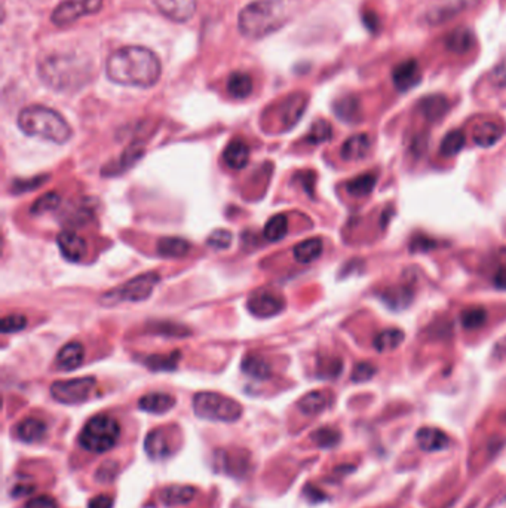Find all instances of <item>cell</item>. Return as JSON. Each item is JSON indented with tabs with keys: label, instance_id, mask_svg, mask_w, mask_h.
<instances>
[{
	"label": "cell",
	"instance_id": "obj_1",
	"mask_svg": "<svg viewBox=\"0 0 506 508\" xmlns=\"http://www.w3.org/2000/svg\"><path fill=\"white\" fill-rule=\"evenodd\" d=\"M162 73L158 55L144 46H123L113 53L106 63L107 78L119 85L150 88Z\"/></svg>",
	"mask_w": 506,
	"mask_h": 508
},
{
	"label": "cell",
	"instance_id": "obj_2",
	"mask_svg": "<svg viewBox=\"0 0 506 508\" xmlns=\"http://www.w3.org/2000/svg\"><path fill=\"white\" fill-rule=\"evenodd\" d=\"M91 64L81 57L69 54L49 55L39 63L41 79L58 92H71L90 82Z\"/></svg>",
	"mask_w": 506,
	"mask_h": 508
},
{
	"label": "cell",
	"instance_id": "obj_3",
	"mask_svg": "<svg viewBox=\"0 0 506 508\" xmlns=\"http://www.w3.org/2000/svg\"><path fill=\"white\" fill-rule=\"evenodd\" d=\"M20 130L30 137H41L55 144H64L71 137L69 122L58 111L45 106H29L18 115Z\"/></svg>",
	"mask_w": 506,
	"mask_h": 508
},
{
	"label": "cell",
	"instance_id": "obj_4",
	"mask_svg": "<svg viewBox=\"0 0 506 508\" xmlns=\"http://www.w3.org/2000/svg\"><path fill=\"white\" fill-rule=\"evenodd\" d=\"M284 26V12L280 0H254L238 17V27L249 39H261Z\"/></svg>",
	"mask_w": 506,
	"mask_h": 508
},
{
	"label": "cell",
	"instance_id": "obj_5",
	"mask_svg": "<svg viewBox=\"0 0 506 508\" xmlns=\"http://www.w3.org/2000/svg\"><path fill=\"white\" fill-rule=\"evenodd\" d=\"M121 436V427L115 418L109 415H97L85 424L79 443L91 453H106L115 448Z\"/></svg>",
	"mask_w": 506,
	"mask_h": 508
},
{
	"label": "cell",
	"instance_id": "obj_6",
	"mask_svg": "<svg viewBox=\"0 0 506 508\" xmlns=\"http://www.w3.org/2000/svg\"><path fill=\"white\" fill-rule=\"evenodd\" d=\"M195 415L214 423H235L242 415V406L219 392H198L193 399Z\"/></svg>",
	"mask_w": 506,
	"mask_h": 508
},
{
	"label": "cell",
	"instance_id": "obj_7",
	"mask_svg": "<svg viewBox=\"0 0 506 508\" xmlns=\"http://www.w3.org/2000/svg\"><path fill=\"white\" fill-rule=\"evenodd\" d=\"M160 281V275L155 270L144 272L142 275L126 281L122 286L113 289L101 297V303L111 306L122 302H143L151 296Z\"/></svg>",
	"mask_w": 506,
	"mask_h": 508
},
{
	"label": "cell",
	"instance_id": "obj_8",
	"mask_svg": "<svg viewBox=\"0 0 506 508\" xmlns=\"http://www.w3.org/2000/svg\"><path fill=\"white\" fill-rule=\"evenodd\" d=\"M95 385L97 380L91 376L57 380L50 385V395L62 404H81L91 397Z\"/></svg>",
	"mask_w": 506,
	"mask_h": 508
},
{
	"label": "cell",
	"instance_id": "obj_9",
	"mask_svg": "<svg viewBox=\"0 0 506 508\" xmlns=\"http://www.w3.org/2000/svg\"><path fill=\"white\" fill-rule=\"evenodd\" d=\"M101 8H103V0H66L54 9L50 20L55 26H69L82 17L97 14Z\"/></svg>",
	"mask_w": 506,
	"mask_h": 508
},
{
	"label": "cell",
	"instance_id": "obj_10",
	"mask_svg": "<svg viewBox=\"0 0 506 508\" xmlns=\"http://www.w3.org/2000/svg\"><path fill=\"white\" fill-rule=\"evenodd\" d=\"M247 306L254 317L269 318L282 311L285 308V301L281 294L272 290H259L249 296Z\"/></svg>",
	"mask_w": 506,
	"mask_h": 508
},
{
	"label": "cell",
	"instance_id": "obj_11",
	"mask_svg": "<svg viewBox=\"0 0 506 508\" xmlns=\"http://www.w3.org/2000/svg\"><path fill=\"white\" fill-rule=\"evenodd\" d=\"M58 249L66 260L73 263H78L86 256L88 245L86 241L81 237L79 233L73 231H64L57 237Z\"/></svg>",
	"mask_w": 506,
	"mask_h": 508
},
{
	"label": "cell",
	"instance_id": "obj_12",
	"mask_svg": "<svg viewBox=\"0 0 506 508\" xmlns=\"http://www.w3.org/2000/svg\"><path fill=\"white\" fill-rule=\"evenodd\" d=\"M466 6V0H437L431 6H429L425 12L423 20L428 24H442L444 21L451 20L460 14L462 9Z\"/></svg>",
	"mask_w": 506,
	"mask_h": 508
},
{
	"label": "cell",
	"instance_id": "obj_13",
	"mask_svg": "<svg viewBox=\"0 0 506 508\" xmlns=\"http://www.w3.org/2000/svg\"><path fill=\"white\" fill-rule=\"evenodd\" d=\"M162 15L175 21L186 22L196 12V0H153Z\"/></svg>",
	"mask_w": 506,
	"mask_h": 508
},
{
	"label": "cell",
	"instance_id": "obj_14",
	"mask_svg": "<svg viewBox=\"0 0 506 508\" xmlns=\"http://www.w3.org/2000/svg\"><path fill=\"white\" fill-rule=\"evenodd\" d=\"M371 152V139L369 134H355L349 137L341 146L340 156L346 163H358L365 159Z\"/></svg>",
	"mask_w": 506,
	"mask_h": 508
},
{
	"label": "cell",
	"instance_id": "obj_15",
	"mask_svg": "<svg viewBox=\"0 0 506 508\" xmlns=\"http://www.w3.org/2000/svg\"><path fill=\"white\" fill-rule=\"evenodd\" d=\"M420 78H422L420 67L416 60L404 61V63L398 64L394 73H392V79H394L395 86L402 92L411 90L413 86L419 83Z\"/></svg>",
	"mask_w": 506,
	"mask_h": 508
},
{
	"label": "cell",
	"instance_id": "obj_16",
	"mask_svg": "<svg viewBox=\"0 0 506 508\" xmlns=\"http://www.w3.org/2000/svg\"><path fill=\"white\" fill-rule=\"evenodd\" d=\"M416 443L423 452H438L449 448L450 439L444 431L434 427H423L416 434Z\"/></svg>",
	"mask_w": 506,
	"mask_h": 508
},
{
	"label": "cell",
	"instance_id": "obj_17",
	"mask_svg": "<svg viewBox=\"0 0 506 508\" xmlns=\"http://www.w3.org/2000/svg\"><path fill=\"white\" fill-rule=\"evenodd\" d=\"M144 449L147 456L153 461H162L171 455V444L167 436V431L158 428L149 432L146 441H144Z\"/></svg>",
	"mask_w": 506,
	"mask_h": 508
},
{
	"label": "cell",
	"instance_id": "obj_18",
	"mask_svg": "<svg viewBox=\"0 0 506 508\" xmlns=\"http://www.w3.org/2000/svg\"><path fill=\"white\" fill-rule=\"evenodd\" d=\"M85 350L81 342H69L62 346L55 357V366L62 371H71L82 366Z\"/></svg>",
	"mask_w": 506,
	"mask_h": 508
},
{
	"label": "cell",
	"instance_id": "obj_19",
	"mask_svg": "<svg viewBox=\"0 0 506 508\" xmlns=\"http://www.w3.org/2000/svg\"><path fill=\"white\" fill-rule=\"evenodd\" d=\"M505 134V127L496 121H484L474 128L472 139L474 143L479 147L495 146Z\"/></svg>",
	"mask_w": 506,
	"mask_h": 508
},
{
	"label": "cell",
	"instance_id": "obj_20",
	"mask_svg": "<svg viewBox=\"0 0 506 508\" xmlns=\"http://www.w3.org/2000/svg\"><path fill=\"white\" fill-rule=\"evenodd\" d=\"M223 160L231 170L245 168L249 160V146L242 139L232 140L224 149Z\"/></svg>",
	"mask_w": 506,
	"mask_h": 508
},
{
	"label": "cell",
	"instance_id": "obj_21",
	"mask_svg": "<svg viewBox=\"0 0 506 508\" xmlns=\"http://www.w3.org/2000/svg\"><path fill=\"white\" fill-rule=\"evenodd\" d=\"M174 406H175V399L171 394L167 392H150L146 394L144 397H142L140 401H138V407H140L142 411L155 415L167 413Z\"/></svg>",
	"mask_w": 506,
	"mask_h": 508
},
{
	"label": "cell",
	"instance_id": "obj_22",
	"mask_svg": "<svg viewBox=\"0 0 506 508\" xmlns=\"http://www.w3.org/2000/svg\"><path fill=\"white\" fill-rule=\"evenodd\" d=\"M306 104H308V98L303 94H294L287 98L281 110V121L285 128H291L293 125H296V123L300 121L301 115L305 114Z\"/></svg>",
	"mask_w": 506,
	"mask_h": 508
},
{
	"label": "cell",
	"instance_id": "obj_23",
	"mask_svg": "<svg viewBox=\"0 0 506 508\" xmlns=\"http://www.w3.org/2000/svg\"><path fill=\"white\" fill-rule=\"evenodd\" d=\"M45 434H46V424L42 419L37 418L24 419L15 427L17 439L24 443L39 441L45 437Z\"/></svg>",
	"mask_w": 506,
	"mask_h": 508
},
{
	"label": "cell",
	"instance_id": "obj_24",
	"mask_svg": "<svg viewBox=\"0 0 506 508\" xmlns=\"http://www.w3.org/2000/svg\"><path fill=\"white\" fill-rule=\"evenodd\" d=\"M328 404H330V394L325 391H312L303 395L297 403L299 411L308 416H315L324 412Z\"/></svg>",
	"mask_w": 506,
	"mask_h": 508
},
{
	"label": "cell",
	"instance_id": "obj_25",
	"mask_svg": "<svg viewBox=\"0 0 506 508\" xmlns=\"http://www.w3.org/2000/svg\"><path fill=\"white\" fill-rule=\"evenodd\" d=\"M381 297L389 308L395 309V311H401V309L407 308L411 303L413 290L409 286L398 284V286H392V287L385 289L382 291Z\"/></svg>",
	"mask_w": 506,
	"mask_h": 508
},
{
	"label": "cell",
	"instance_id": "obj_26",
	"mask_svg": "<svg viewBox=\"0 0 506 508\" xmlns=\"http://www.w3.org/2000/svg\"><path fill=\"white\" fill-rule=\"evenodd\" d=\"M198 490L192 486L186 485H172L163 489L160 492V500L167 507H177V505H186L196 497Z\"/></svg>",
	"mask_w": 506,
	"mask_h": 508
},
{
	"label": "cell",
	"instance_id": "obj_27",
	"mask_svg": "<svg viewBox=\"0 0 506 508\" xmlns=\"http://www.w3.org/2000/svg\"><path fill=\"white\" fill-rule=\"evenodd\" d=\"M404 339H406V334H404L402 330L386 329L377 334V336L374 338L373 345H374V350L378 354H385V352H392V351L398 350L402 345Z\"/></svg>",
	"mask_w": 506,
	"mask_h": 508
},
{
	"label": "cell",
	"instance_id": "obj_28",
	"mask_svg": "<svg viewBox=\"0 0 506 508\" xmlns=\"http://www.w3.org/2000/svg\"><path fill=\"white\" fill-rule=\"evenodd\" d=\"M419 109L425 119L435 122L447 114L449 100L444 95H429L420 102Z\"/></svg>",
	"mask_w": 506,
	"mask_h": 508
},
{
	"label": "cell",
	"instance_id": "obj_29",
	"mask_svg": "<svg viewBox=\"0 0 506 508\" xmlns=\"http://www.w3.org/2000/svg\"><path fill=\"white\" fill-rule=\"evenodd\" d=\"M156 252L162 257L168 259H179L184 257L189 252H191V244L183 238L177 237H165L160 238L156 245Z\"/></svg>",
	"mask_w": 506,
	"mask_h": 508
},
{
	"label": "cell",
	"instance_id": "obj_30",
	"mask_svg": "<svg viewBox=\"0 0 506 508\" xmlns=\"http://www.w3.org/2000/svg\"><path fill=\"white\" fill-rule=\"evenodd\" d=\"M324 244L320 238H310L297 244L293 250L294 259L299 263H312L322 254Z\"/></svg>",
	"mask_w": 506,
	"mask_h": 508
},
{
	"label": "cell",
	"instance_id": "obj_31",
	"mask_svg": "<svg viewBox=\"0 0 506 508\" xmlns=\"http://www.w3.org/2000/svg\"><path fill=\"white\" fill-rule=\"evenodd\" d=\"M227 92L238 100H244L252 92V78L244 71L232 73L227 79Z\"/></svg>",
	"mask_w": 506,
	"mask_h": 508
},
{
	"label": "cell",
	"instance_id": "obj_32",
	"mask_svg": "<svg viewBox=\"0 0 506 508\" xmlns=\"http://www.w3.org/2000/svg\"><path fill=\"white\" fill-rule=\"evenodd\" d=\"M474 43H475V37H474L472 32L467 29L453 30L446 41L447 49L454 54L467 53L474 46Z\"/></svg>",
	"mask_w": 506,
	"mask_h": 508
},
{
	"label": "cell",
	"instance_id": "obj_33",
	"mask_svg": "<svg viewBox=\"0 0 506 508\" xmlns=\"http://www.w3.org/2000/svg\"><path fill=\"white\" fill-rule=\"evenodd\" d=\"M182 354L179 351H174L171 354H156V355H147L143 363L151 371H174L179 367Z\"/></svg>",
	"mask_w": 506,
	"mask_h": 508
},
{
	"label": "cell",
	"instance_id": "obj_34",
	"mask_svg": "<svg viewBox=\"0 0 506 508\" xmlns=\"http://www.w3.org/2000/svg\"><path fill=\"white\" fill-rule=\"evenodd\" d=\"M144 155V149L142 146H137V144H132L130 146L126 151L122 153L121 159L118 160L116 164H113L110 167H106L103 171V174L106 176H113V174H119V172H123L128 168H131L138 159H140L142 156Z\"/></svg>",
	"mask_w": 506,
	"mask_h": 508
},
{
	"label": "cell",
	"instance_id": "obj_35",
	"mask_svg": "<svg viewBox=\"0 0 506 508\" xmlns=\"http://www.w3.org/2000/svg\"><path fill=\"white\" fill-rule=\"evenodd\" d=\"M242 371L245 375L254 378L257 380H264L271 378L272 375V369L269 366V363L263 360L260 355H247L242 362Z\"/></svg>",
	"mask_w": 506,
	"mask_h": 508
},
{
	"label": "cell",
	"instance_id": "obj_36",
	"mask_svg": "<svg viewBox=\"0 0 506 508\" xmlns=\"http://www.w3.org/2000/svg\"><path fill=\"white\" fill-rule=\"evenodd\" d=\"M336 115L345 122H357L361 118V106L357 97L348 95L334 104Z\"/></svg>",
	"mask_w": 506,
	"mask_h": 508
},
{
	"label": "cell",
	"instance_id": "obj_37",
	"mask_svg": "<svg viewBox=\"0 0 506 508\" xmlns=\"http://www.w3.org/2000/svg\"><path fill=\"white\" fill-rule=\"evenodd\" d=\"M376 176L371 172H367V174H361L355 179H352L346 183V192L353 198H365L369 196L374 188H376Z\"/></svg>",
	"mask_w": 506,
	"mask_h": 508
},
{
	"label": "cell",
	"instance_id": "obj_38",
	"mask_svg": "<svg viewBox=\"0 0 506 508\" xmlns=\"http://www.w3.org/2000/svg\"><path fill=\"white\" fill-rule=\"evenodd\" d=\"M341 370H343V362L339 357H321L316 363V375L322 379H334L340 376Z\"/></svg>",
	"mask_w": 506,
	"mask_h": 508
},
{
	"label": "cell",
	"instance_id": "obj_39",
	"mask_svg": "<svg viewBox=\"0 0 506 508\" xmlns=\"http://www.w3.org/2000/svg\"><path fill=\"white\" fill-rule=\"evenodd\" d=\"M288 232V219L285 214L273 216L264 226V238L272 242L281 241Z\"/></svg>",
	"mask_w": 506,
	"mask_h": 508
},
{
	"label": "cell",
	"instance_id": "obj_40",
	"mask_svg": "<svg viewBox=\"0 0 506 508\" xmlns=\"http://www.w3.org/2000/svg\"><path fill=\"white\" fill-rule=\"evenodd\" d=\"M487 321V313L483 306H470L462 311L460 323L465 329L475 330L483 327Z\"/></svg>",
	"mask_w": 506,
	"mask_h": 508
},
{
	"label": "cell",
	"instance_id": "obj_41",
	"mask_svg": "<svg viewBox=\"0 0 506 508\" xmlns=\"http://www.w3.org/2000/svg\"><path fill=\"white\" fill-rule=\"evenodd\" d=\"M466 143V139H465V134L462 131H450L444 139H442L441 142V147L439 151L441 153L447 156V158H451V156H456Z\"/></svg>",
	"mask_w": 506,
	"mask_h": 508
},
{
	"label": "cell",
	"instance_id": "obj_42",
	"mask_svg": "<svg viewBox=\"0 0 506 508\" xmlns=\"http://www.w3.org/2000/svg\"><path fill=\"white\" fill-rule=\"evenodd\" d=\"M312 440L322 449H330L340 441V431L333 427H322L312 434Z\"/></svg>",
	"mask_w": 506,
	"mask_h": 508
},
{
	"label": "cell",
	"instance_id": "obj_43",
	"mask_svg": "<svg viewBox=\"0 0 506 508\" xmlns=\"http://www.w3.org/2000/svg\"><path fill=\"white\" fill-rule=\"evenodd\" d=\"M331 135H333L331 125L327 121H322L321 119V121H316L313 123L310 131H309V134H308L306 140L310 144H321V143H325V142L330 140Z\"/></svg>",
	"mask_w": 506,
	"mask_h": 508
},
{
	"label": "cell",
	"instance_id": "obj_44",
	"mask_svg": "<svg viewBox=\"0 0 506 508\" xmlns=\"http://www.w3.org/2000/svg\"><path fill=\"white\" fill-rule=\"evenodd\" d=\"M61 200H60V195L57 192H49V193H45L43 196H41L39 200H37L33 207H32V213L33 214H45L48 212H53V210H55L58 205H60Z\"/></svg>",
	"mask_w": 506,
	"mask_h": 508
},
{
	"label": "cell",
	"instance_id": "obj_45",
	"mask_svg": "<svg viewBox=\"0 0 506 508\" xmlns=\"http://www.w3.org/2000/svg\"><path fill=\"white\" fill-rule=\"evenodd\" d=\"M232 240H233V235L229 231L217 229V231H214L210 235L208 240H207V244L210 247H212V249H216V250H226V249H229V247H231Z\"/></svg>",
	"mask_w": 506,
	"mask_h": 508
},
{
	"label": "cell",
	"instance_id": "obj_46",
	"mask_svg": "<svg viewBox=\"0 0 506 508\" xmlns=\"http://www.w3.org/2000/svg\"><path fill=\"white\" fill-rule=\"evenodd\" d=\"M153 333H160L163 336H172V338H184L189 336L192 331L174 323H156L153 327Z\"/></svg>",
	"mask_w": 506,
	"mask_h": 508
},
{
	"label": "cell",
	"instance_id": "obj_47",
	"mask_svg": "<svg viewBox=\"0 0 506 508\" xmlns=\"http://www.w3.org/2000/svg\"><path fill=\"white\" fill-rule=\"evenodd\" d=\"M25 326H27V318L21 314H12V315L4 317L2 324H0L4 333H17V331H21L22 329H25Z\"/></svg>",
	"mask_w": 506,
	"mask_h": 508
},
{
	"label": "cell",
	"instance_id": "obj_48",
	"mask_svg": "<svg viewBox=\"0 0 506 508\" xmlns=\"http://www.w3.org/2000/svg\"><path fill=\"white\" fill-rule=\"evenodd\" d=\"M376 375V366L369 362H361L352 371V380L353 382H367Z\"/></svg>",
	"mask_w": 506,
	"mask_h": 508
},
{
	"label": "cell",
	"instance_id": "obj_49",
	"mask_svg": "<svg viewBox=\"0 0 506 508\" xmlns=\"http://www.w3.org/2000/svg\"><path fill=\"white\" fill-rule=\"evenodd\" d=\"M118 472H119V465L116 461H106L97 469L95 477L98 481L106 483V481H111L113 479H115Z\"/></svg>",
	"mask_w": 506,
	"mask_h": 508
},
{
	"label": "cell",
	"instance_id": "obj_50",
	"mask_svg": "<svg viewBox=\"0 0 506 508\" xmlns=\"http://www.w3.org/2000/svg\"><path fill=\"white\" fill-rule=\"evenodd\" d=\"M46 179H49V176H37V177L29 179V180H17V181H14V192L21 193V192H27V191L39 188V186H42Z\"/></svg>",
	"mask_w": 506,
	"mask_h": 508
},
{
	"label": "cell",
	"instance_id": "obj_51",
	"mask_svg": "<svg viewBox=\"0 0 506 508\" xmlns=\"http://www.w3.org/2000/svg\"><path fill=\"white\" fill-rule=\"evenodd\" d=\"M25 508H58L57 502L53 497H48V495H41V497L32 498L27 504H25Z\"/></svg>",
	"mask_w": 506,
	"mask_h": 508
},
{
	"label": "cell",
	"instance_id": "obj_52",
	"mask_svg": "<svg viewBox=\"0 0 506 508\" xmlns=\"http://www.w3.org/2000/svg\"><path fill=\"white\" fill-rule=\"evenodd\" d=\"M434 247H435V241L431 240V238H426L425 235H419V237L413 238V241H411V250L413 252H417V250L426 252L428 249H434Z\"/></svg>",
	"mask_w": 506,
	"mask_h": 508
},
{
	"label": "cell",
	"instance_id": "obj_53",
	"mask_svg": "<svg viewBox=\"0 0 506 508\" xmlns=\"http://www.w3.org/2000/svg\"><path fill=\"white\" fill-rule=\"evenodd\" d=\"M113 504H115V501H113V498L110 497V495H97V497H94L90 504H88V508H113Z\"/></svg>",
	"mask_w": 506,
	"mask_h": 508
},
{
	"label": "cell",
	"instance_id": "obj_54",
	"mask_svg": "<svg viewBox=\"0 0 506 508\" xmlns=\"http://www.w3.org/2000/svg\"><path fill=\"white\" fill-rule=\"evenodd\" d=\"M493 281H495V286L500 290H506V260L503 263L499 265V268L495 272V277H493Z\"/></svg>",
	"mask_w": 506,
	"mask_h": 508
},
{
	"label": "cell",
	"instance_id": "obj_55",
	"mask_svg": "<svg viewBox=\"0 0 506 508\" xmlns=\"http://www.w3.org/2000/svg\"><path fill=\"white\" fill-rule=\"evenodd\" d=\"M33 490H34L33 485H27V483L22 481V483H17L14 489H11V495H14L15 498H20V497H25V495H30Z\"/></svg>",
	"mask_w": 506,
	"mask_h": 508
},
{
	"label": "cell",
	"instance_id": "obj_56",
	"mask_svg": "<svg viewBox=\"0 0 506 508\" xmlns=\"http://www.w3.org/2000/svg\"><path fill=\"white\" fill-rule=\"evenodd\" d=\"M493 355H495L498 360H503V358H506V338L502 339L500 342H498V345L495 346V352H493Z\"/></svg>",
	"mask_w": 506,
	"mask_h": 508
},
{
	"label": "cell",
	"instance_id": "obj_57",
	"mask_svg": "<svg viewBox=\"0 0 506 508\" xmlns=\"http://www.w3.org/2000/svg\"><path fill=\"white\" fill-rule=\"evenodd\" d=\"M364 21H365L367 26H369L371 30H376L378 21H377V18H376V15H374V14H373L371 17H369V14L364 15Z\"/></svg>",
	"mask_w": 506,
	"mask_h": 508
}]
</instances>
